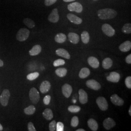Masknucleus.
<instances>
[{"label":"nucleus","instance_id":"f257e3e1","mask_svg":"<svg viewBox=\"0 0 131 131\" xmlns=\"http://www.w3.org/2000/svg\"><path fill=\"white\" fill-rule=\"evenodd\" d=\"M117 12L115 10L110 8L100 9L98 11V16L101 19H110L116 17Z\"/></svg>","mask_w":131,"mask_h":131},{"label":"nucleus","instance_id":"f03ea898","mask_svg":"<svg viewBox=\"0 0 131 131\" xmlns=\"http://www.w3.org/2000/svg\"><path fill=\"white\" fill-rule=\"evenodd\" d=\"M30 35V31L26 28H21L16 35L17 39L20 42L24 41L28 39Z\"/></svg>","mask_w":131,"mask_h":131},{"label":"nucleus","instance_id":"7ed1b4c3","mask_svg":"<svg viewBox=\"0 0 131 131\" xmlns=\"http://www.w3.org/2000/svg\"><path fill=\"white\" fill-rule=\"evenodd\" d=\"M10 97L9 90L8 89H4L0 96V103L3 106L5 107L8 105Z\"/></svg>","mask_w":131,"mask_h":131},{"label":"nucleus","instance_id":"20e7f679","mask_svg":"<svg viewBox=\"0 0 131 131\" xmlns=\"http://www.w3.org/2000/svg\"><path fill=\"white\" fill-rule=\"evenodd\" d=\"M29 98L31 102L34 104H37L40 99V94L38 90L35 88H32L29 92Z\"/></svg>","mask_w":131,"mask_h":131},{"label":"nucleus","instance_id":"39448f33","mask_svg":"<svg viewBox=\"0 0 131 131\" xmlns=\"http://www.w3.org/2000/svg\"><path fill=\"white\" fill-rule=\"evenodd\" d=\"M96 103L99 108L102 111H106L108 108L107 102L103 97H99L96 99Z\"/></svg>","mask_w":131,"mask_h":131},{"label":"nucleus","instance_id":"423d86ee","mask_svg":"<svg viewBox=\"0 0 131 131\" xmlns=\"http://www.w3.org/2000/svg\"><path fill=\"white\" fill-rule=\"evenodd\" d=\"M68 9L71 12H75L79 13L82 12L83 8L80 3L78 2H75L68 5Z\"/></svg>","mask_w":131,"mask_h":131},{"label":"nucleus","instance_id":"0eeeda50","mask_svg":"<svg viewBox=\"0 0 131 131\" xmlns=\"http://www.w3.org/2000/svg\"><path fill=\"white\" fill-rule=\"evenodd\" d=\"M102 29L103 33L108 37H113L115 34V30H114V29L108 24H103L102 27Z\"/></svg>","mask_w":131,"mask_h":131},{"label":"nucleus","instance_id":"6e6552de","mask_svg":"<svg viewBox=\"0 0 131 131\" xmlns=\"http://www.w3.org/2000/svg\"><path fill=\"white\" fill-rule=\"evenodd\" d=\"M86 85L89 89L94 90H98L101 88L100 84L94 79L88 80L86 82Z\"/></svg>","mask_w":131,"mask_h":131},{"label":"nucleus","instance_id":"1a4fd4ad","mask_svg":"<svg viewBox=\"0 0 131 131\" xmlns=\"http://www.w3.org/2000/svg\"><path fill=\"white\" fill-rule=\"evenodd\" d=\"M48 19L52 23H56L59 19V16L57 8H54L52 10V12L49 15Z\"/></svg>","mask_w":131,"mask_h":131},{"label":"nucleus","instance_id":"9d476101","mask_svg":"<svg viewBox=\"0 0 131 131\" xmlns=\"http://www.w3.org/2000/svg\"><path fill=\"white\" fill-rule=\"evenodd\" d=\"M121 79V75L115 71H113L110 73L108 76L106 77V79L108 81L112 83H117Z\"/></svg>","mask_w":131,"mask_h":131},{"label":"nucleus","instance_id":"9b49d317","mask_svg":"<svg viewBox=\"0 0 131 131\" xmlns=\"http://www.w3.org/2000/svg\"><path fill=\"white\" fill-rule=\"evenodd\" d=\"M116 122L111 117H107L104 120L103 122V125L104 128L106 129L109 130L114 127L116 126Z\"/></svg>","mask_w":131,"mask_h":131},{"label":"nucleus","instance_id":"f8f14e48","mask_svg":"<svg viewBox=\"0 0 131 131\" xmlns=\"http://www.w3.org/2000/svg\"><path fill=\"white\" fill-rule=\"evenodd\" d=\"M62 92L66 98H69L72 92V86L68 84H64L62 87Z\"/></svg>","mask_w":131,"mask_h":131},{"label":"nucleus","instance_id":"ddd939ff","mask_svg":"<svg viewBox=\"0 0 131 131\" xmlns=\"http://www.w3.org/2000/svg\"><path fill=\"white\" fill-rule=\"evenodd\" d=\"M110 100L113 104L116 106H122L124 103L123 100L116 94H113L110 97Z\"/></svg>","mask_w":131,"mask_h":131},{"label":"nucleus","instance_id":"4468645a","mask_svg":"<svg viewBox=\"0 0 131 131\" xmlns=\"http://www.w3.org/2000/svg\"><path fill=\"white\" fill-rule=\"evenodd\" d=\"M79 99L80 103L83 104H84L88 102V95L86 92L84 91V89H80L79 91Z\"/></svg>","mask_w":131,"mask_h":131},{"label":"nucleus","instance_id":"2eb2a0df","mask_svg":"<svg viewBox=\"0 0 131 131\" xmlns=\"http://www.w3.org/2000/svg\"><path fill=\"white\" fill-rule=\"evenodd\" d=\"M51 87V84L50 82L48 81H44L40 84L39 90L42 94L46 93L48 92Z\"/></svg>","mask_w":131,"mask_h":131},{"label":"nucleus","instance_id":"dca6fc26","mask_svg":"<svg viewBox=\"0 0 131 131\" xmlns=\"http://www.w3.org/2000/svg\"><path fill=\"white\" fill-rule=\"evenodd\" d=\"M67 18L71 23L75 24H80L82 23V19L73 14H69L67 15Z\"/></svg>","mask_w":131,"mask_h":131},{"label":"nucleus","instance_id":"f3484780","mask_svg":"<svg viewBox=\"0 0 131 131\" xmlns=\"http://www.w3.org/2000/svg\"><path fill=\"white\" fill-rule=\"evenodd\" d=\"M56 53L58 56H61L63 58H65L66 59H70V53L64 49L59 48L56 50Z\"/></svg>","mask_w":131,"mask_h":131},{"label":"nucleus","instance_id":"a211bd4d","mask_svg":"<svg viewBox=\"0 0 131 131\" xmlns=\"http://www.w3.org/2000/svg\"><path fill=\"white\" fill-rule=\"evenodd\" d=\"M131 49V42L130 41L127 40L122 43L119 46V49L122 52H127L130 51Z\"/></svg>","mask_w":131,"mask_h":131},{"label":"nucleus","instance_id":"6ab92c4d","mask_svg":"<svg viewBox=\"0 0 131 131\" xmlns=\"http://www.w3.org/2000/svg\"><path fill=\"white\" fill-rule=\"evenodd\" d=\"M88 62L89 65L94 69L98 68L100 65L98 59L94 56H90L89 57Z\"/></svg>","mask_w":131,"mask_h":131},{"label":"nucleus","instance_id":"aec40b11","mask_svg":"<svg viewBox=\"0 0 131 131\" xmlns=\"http://www.w3.org/2000/svg\"><path fill=\"white\" fill-rule=\"evenodd\" d=\"M42 48L39 45H36L29 51V54L31 56H36L39 54L41 52Z\"/></svg>","mask_w":131,"mask_h":131},{"label":"nucleus","instance_id":"412c9836","mask_svg":"<svg viewBox=\"0 0 131 131\" xmlns=\"http://www.w3.org/2000/svg\"><path fill=\"white\" fill-rule=\"evenodd\" d=\"M69 40L71 43L76 44L79 41L80 38L79 35L75 33L70 32L68 34Z\"/></svg>","mask_w":131,"mask_h":131},{"label":"nucleus","instance_id":"4be33fe9","mask_svg":"<svg viewBox=\"0 0 131 131\" xmlns=\"http://www.w3.org/2000/svg\"><path fill=\"white\" fill-rule=\"evenodd\" d=\"M88 126L93 131H96L98 129V124L93 118H90L88 121Z\"/></svg>","mask_w":131,"mask_h":131},{"label":"nucleus","instance_id":"5701e85b","mask_svg":"<svg viewBox=\"0 0 131 131\" xmlns=\"http://www.w3.org/2000/svg\"><path fill=\"white\" fill-rule=\"evenodd\" d=\"M42 115L47 121H51L53 117V114L52 110L50 108H47L44 110L42 113Z\"/></svg>","mask_w":131,"mask_h":131},{"label":"nucleus","instance_id":"b1692460","mask_svg":"<svg viewBox=\"0 0 131 131\" xmlns=\"http://www.w3.org/2000/svg\"><path fill=\"white\" fill-rule=\"evenodd\" d=\"M90 74V71L88 68H83L80 71L79 76L81 79H84L88 77Z\"/></svg>","mask_w":131,"mask_h":131},{"label":"nucleus","instance_id":"393cba45","mask_svg":"<svg viewBox=\"0 0 131 131\" xmlns=\"http://www.w3.org/2000/svg\"><path fill=\"white\" fill-rule=\"evenodd\" d=\"M67 37L63 33H58L55 36L54 40L57 43H63L66 41Z\"/></svg>","mask_w":131,"mask_h":131},{"label":"nucleus","instance_id":"a878e982","mask_svg":"<svg viewBox=\"0 0 131 131\" xmlns=\"http://www.w3.org/2000/svg\"><path fill=\"white\" fill-rule=\"evenodd\" d=\"M113 65L112 60L110 58H105L102 62V66L103 69L107 70L110 69Z\"/></svg>","mask_w":131,"mask_h":131},{"label":"nucleus","instance_id":"bb28decb","mask_svg":"<svg viewBox=\"0 0 131 131\" xmlns=\"http://www.w3.org/2000/svg\"><path fill=\"white\" fill-rule=\"evenodd\" d=\"M67 70L64 68H60L56 69L55 72L56 75L60 77H64L67 74Z\"/></svg>","mask_w":131,"mask_h":131},{"label":"nucleus","instance_id":"cd10ccee","mask_svg":"<svg viewBox=\"0 0 131 131\" xmlns=\"http://www.w3.org/2000/svg\"><path fill=\"white\" fill-rule=\"evenodd\" d=\"M36 109L35 106L33 105H30L27 107L24 108V112L27 115H31L34 114L36 112Z\"/></svg>","mask_w":131,"mask_h":131},{"label":"nucleus","instance_id":"c85d7f7f","mask_svg":"<svg viewBox=\"0 0 131 131\" xmlns=\"http://www.w3.org/2000/svg\"><path fill=\"white\" fill-rule=\"evenodd\" d=\"M90 37L89 33L87 31H83L81 34V39L84 44H88L89 41Z\"/></svg>","mask_w":131,"mask_h":131},{"label":"nucleus","instance_id":"c756f323","mask_svg":"<svg viewBox=\"0 0 131 131\" xmlns=\"http://www.w3.org/2000/svg\"><path fill=\"white\" fill-rule=\"evenodd\" d=\"M24 24L27 26L28 28H33L35 26V23L32 19H29V18H25L23 20Z\"/></svg>","mask_w":131,"mask_h":131},{"label":"nucleus","instance_id":"7c9ffc66","mask_svg":"<svg viewBox=\"0 0 131 131\" xmlns=\"http://www.w3.org/2000/svg\"><path fill=\"white\" fill-rule=\"evenodd\" d=\"M68 111L69 112L72 113H78L81 110V107L78 106V105H70L68 107Z\"/></svg>","mask_w":131,"mask_h":131},{"label":"nucleus","instance_id":"2f4dec72","mask_svg":"<svg viewBox=\"0 0 131 131\" xmlns=\"http://www.w3.org/2000/svg\"><path fill=\"white\" fill-rule=\"evenodd\" d=\"M122 31L123 33L125 34H131V24L129 23L125 24L122 28Z\"/></svg>","mask_w":131,"mask_h":131},{"label":"nucleus","instance_id":"473e14b6","mask_svg":"<svg viewBox=\"0 0 131 131\" xmlns=\"http://www.w3.org/2000/svg\"><path fill=\"white\" fill-rule=\"evenodd\" d=\"M39 75V73L38 72H33L27 75V79L30 81H33L34 80L36 79L37 78H38Z\"/></svg>","mask_w":131,"mask_h":131},{"label":"nucleus","instance_id":"72a5a7b5","mask_svg":"<svg viewBox=\"0 0 131 131\" xmlns=\"http://www.w3.org/2000/svg\"><path fill=\"white\" fill-rule=\"evenodd\" d=\"M79 124V118L77 116H74L72 118L71 122H70V125L73 127H76Z\"/></svg>","mask_w":131,"mask_h":131},{"label":"nucleus","instance_id":"f704fd0d","mask_svg":"<svg viewBox=\"0 0 131 131\" xmlns=\"http://www.w3.org/2000/svg\"><path fill=\"white\" fill-rule=\"evenodd\" d=\"M65 61H64L63 59H56L55 61L53 62V65L54 67H58L60 66H63L65 65Z\"/></svg>","mask_w":131,"mask_h":131},{"label":"nucleus","instance_id":"c9c22d12","mask_svg":"<svg viewBox=\"0 0 131 131\" xmlns=\"http://www.w3.org/2000/svg\"><path fill=\"white\" fill-rule=\"evenodd\" d=\"M64 129V124L61 122H58L56 123V131H63Z\"/></svg>","mask_w":131,"mask_h":131},{"label":"nucleus","instance_id":"e433bc0d","mask_svg":"<svg viewBox=\"0 0 131 131\" xmlns=\"http://www.w3.org/2000/svg\"><path fill=\"white\" fill-rule=\"evenodd\" d=\"M56 122L55 121H52L49 124V130L54 131L56 130Z\"/></svg>","mask_w":131,"mask_h":131},{"label":"nucleus","instance_id":"4c0bfd02","mask_svg":"<svg viewBox=\"0 0 131 131\" xmlns=\"http://www.w3.org/2000/svg\"><path fill=\"white\" fill-rule=\"evenodd\" d=\"M125 84L127 88L129 89H131V77L128 76L125 80Z\"/></svg>","mask_w":131,"mask_h":131},{"label":"nucleus","instance_id":"58836bf2","mask_svg":"<svg viewBox=\"0 0 131 131\" xmlns=\"http://www.w3.org/2000/svg\"><path fill=\"white\" fill-rule=\"evenodd\" d=\"M51 97L50 95H46L43 99V103L45 105H49L50 103Z\"/></svg>","mask_w":131,"mask_h":131},{"label":"nucleus","instance_id":"ea45409f","mask_svg":"<svg viewBox=\"0 0 131 131\" xmlns=\"http://www.w3.org/2000/svg\"><path fill=\"white\" fill-rule=\"evenodd\" d=\"M28 130L29 131H36L37 130L36 129L35 127H34V124L32 122H29L28 123Z\"/></svg>","mask_w":131,"mask_h":131},{"label":"nucleus","instance_id":"a19ab883","mask_svg":"<svg viewBox=\"0 0 131 131\" xmlns=\"http://www.w3.org/2000/svg\"><path fill=\"white\" fill-rule=\"evenodd\" d=\"M57 0H45L44 4L46 6H49L56 3Z\"/></svg>","mask_w":131,"mask_h":131},{"label":"nucleus","instance_id":"79ce46f5","mask_svg":"<svg viewBox=\"0 0 131 131\" xmlns=\"http://www.w3.org/2000/svg\"><path fill=\"white\" fill-rule=\"evenodd\" d=\"M125 61L128 64H131V54H130L128 56H127L126 58H125Z\"/></svg>","mask_w":131,"mask_h":131},{"label":"nucleus","instance_id":"37998d69","mask_svg":"<svg viewBox=\"0 0 131 131\" xmlns=\"http://www.w3.org/2000/svg\"><path fill=\"white\" fill-rule=\"evenodd\" d=\"M4 66V62L1 59H0V67H2Z\"/></svg>","mask_w":131,"mask_h":131},{"label":"nucleus","instance_id":"c03bdc74","mask_svg":"<svg viewBox=\"0 0 131 131\" xmlns=\"http://www.w3.org/2000/svg\"><path fill=\"white\" fill-rule=\"evenodd\" d=\"M75 0H63V1H64L65 2H73Z\"/></svg>","mask_w":131,"mask_h":131},{"label":"nucleus","instance_id":"a18cd8bd","mask_svg":"<svg viewBox=\"0 0 131 131\" xmlns=\"http://www.w3.org/2000/svg\"><path fill=\"white\" fill-rule=\"evenodd\" d=\"M3 130V127L2 125V124L0 123V131Z\"/></svg>","mask_w":131,"mask_h":131},{"label":"nucleus","instance_id":"49530a36","mask_svg":"<svg viewBox=\"0 0 131 131\" xmlns=\"http://www.w3.org/2000/svg\"><path fill=\"white\" fill-rule=\"evenodd\" d=\"M129 115L131 116V106H130L129 110Z\"/></svg>","mask_w":131,"mask_h":131},{"label":"nucleus","instance_id":"de8ad7c7","mask_svg":"<svg viewBox=\"0 0 131 131\" xmlns=\"http://www.w3.org/2000/svg\"><path fill=\"white\" fill-rule=\"evenodd\" d=\"M76 131H85V130L83 129H78L76 130Z\"/></svg>","mask_w":131,"mask_h":131},{"label":"nucleus","instance_id":"09e8293b","mask_svg":"<svg viewBox=\"0 0 131 131\" xmlns=\"http://www.w3.org/2000/svg\"><path fill=\"white\" fill-rule=\"evenodd\" d=\"M94 1H96V0H94Z\"/></svg>","mask_w":131,"mask_h":131}]
</instances>
